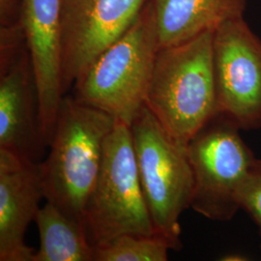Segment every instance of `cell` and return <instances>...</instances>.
<instances>
[{"instance_id":"obj_1","label":"cell","mask_w":261,"mask_h":261,"mask_svg":"<svg viewBox=\"0 0 261 261\" xmlns=\"http://www.w3.org/2000/svg\"><path fill=\"white\" fill-rule=\"evenodd\" d=\"M116 120L106 112L63 96L49 153L40 163L44 196L84 223V209L103 161L105 143Z\"/></svg>"},{"instance_id":"obj_2","label":"cell","mask_w":261,"mask_h":261,"mask_svg":"<svg viewBox=\"0 0 261 261\" xmlns=\"http://www.w3.org/2000/svg\"><path fill=\"white\" fill-rule=\"evenodd\" d=\"M213 32L160 48L145 106L178 143L188 142L218 113Z\"/></svg>"},{"instance_id":"obj_3","label":"cell","mask_w":261,"mask_h":261,"mask_svg":"<svg viewBox=\"0 0 261 261\" xmlns=\"http://www.w3.org/2000/svg\"><path fill=\"white\" fill-rule=\"evenodd\" d=\"M159 50L155 12L146 0L130 28L79 77L72 96L130 127L145 105Z\"/></svg>"},{"instance_id":"obj_4","label":"cell","mask_w":261,"mask_h":261,"mask_svg":"<svg viewBox=\"0 0 261 261\" xmlns=\"http://www.w3.org/2000/svg\"><path fill=\"white\" fill-rule=\"evenodd\" d=\"M140 185L157 236L181 251L179 219L191 208L194 175L187 146L173 140L144 105L130 125Z\"/></svg>"},{"instance_id":"obj_5","label":"cell","mask_w":261,"mask_h":261,"mask_svg":"<svg viewBox=\"0 0 261 261\" xmlns=\"http://www.w3.org/2000/svg\"><path fill=\"white\" fill-rule=\"evenodd\" d=\"M84 224L94 247L124 234L156 235L140 185L130 127L121 122L116 121L106 140Z\"/></svg>"},{"instance_id":"obj_6","label":"cell","mask_w":261,"mask_h":261,"mask_svg":"<svg viewBox=\"0 0 261 261\" xmlns=\"http://www.w3.org/2000/svg\"><path fill=\"white\" fill-rule=\"evenodd\" d=\"M240 130L218 112L187 144L194 175L191 208L208 220L228 222L241 209L240 187L256 158Z\"/></svg>"},{"instance_id":"obj_7","label":"cell","mask_w":261,"mask_h":261,"mask_svg":"<svg viewBox=\"0 0 261 261\" xmlns=\"http://www.w3.org/2000/svg\"><path fill=\"white\" fill-rule=\"evenodd\" d=\"M213 67L218 112L241 130L261 128V38L243 18L213 32Z\"/></svg>"},{"instance_id":"obj_8","label":"cell","mask_w":261,"mask_h":261,"mask_svg":"<svg viewBox=\"0 0 261 261\" xmlns=\"http://www.w3.org/2000/svg\"><path fill=\"white\" fill-rule=\"evenodd\" d=\"M146 0H61L63 95L138 18Z\"/></svg>"},{"instance_id":"obj_9","label":"cell","mask_w":261,"mask_h":261,"mask_svg":"<svg viewBox=\"0 0 261 261\" xmlns=\"http://www.w3.org/2000/svg\"><path fill=\"white\" fill-rule=\"evenodd\" d=\"M47 146L32 60L25 46L0 58V149L40 162Z\"/></svg>"},{"instance_id":"obj_10","label":"cell","mask_w":261,"mask_h":261,"mask_svg":"<svg viewBox=\"0 0 261 261\" xmlns=\"http://www.w3.org/2000/svg\"><path fill=\"white\" fill-rule=\"evenodd\" d=\"M61 0H21V21L37 85L42 132L47 146L63 98L61 86Z\"/></svg>"},{"instance_id":"obj_11","label":"cell","mask_w":261,"mask_h":261,"mask_svg":"<svg viewBox=\"0 0 261 261\" xmlns=\"http://www.w3.org/2000/svg\"><path fill=\"white\" fill-rule=\"evenodd\" d=\"M40 163L0 149V261H33L25 234L45 198Z\"/></svg>"},{"instance_id":"obj_12","label":"cell","mask_w":261,"mask_h":261,"mask_svg":"<svg viewBox=\"0 0 261 261\" xmlns=\"http://www.w3.org/2000/svg\"><path fill=\"white\" fill-rule=\"evenodd\" d=\"M160 48L183 44L227 20L243 18L248 0H151Z\"/></svg>"},{"instance_id":"obj_13","label":"cell","mask_w":261,"mask_h":261,"mask_svg":"<svg viewBox=\"0 0 261 261\" xmlns=\"http://www.w3.org/2000/svg\"><path fill=\"white\" fill-rule=\"evenodd\" d=\"M40 237L33 261H94L95 247L85 224L47 201L35 221Z\"/></svg>"},{"instance_id":"obj_14","label":"cell","mask_w":261,"mask_h":261,"mask_svg":"<svg viewBox=\"0 0 261 261\" xmlns=\"http://www.w3.org/2000/svg\"><path fill=\"white\" fill-rule=\"evenodd\" d=\"M168 243L157 235H120L95 247L94 261H167Z\"/></svg>"},{"instance_id":"obj_15","label":"cell","mask_w":261,"mask_h":261,"mask_svg":"<svg viewBox=\"0 0 261 261\" xmlns=\"http://www.w3.org/2000/svg\"><path fill=\"white\" fill-rule=\"evenodd\" d=\"M239 205L256 224L261 247V159H255L240 187Z\"/></svg>"},{"instance_id":"obj_16","label":"cell","mask_w":261,"mask_h":261,"mask_svg":"<svg viewBox=\"0 0 261 261\" xmlns=\"http://www.w3.org/2000/svg\"><path fill=\"white\" fill-rule=\"evenodd\" d=\"M245 259L246 258L243 255H240V254H228V255L224 256L222 258V260L226 261L245 260Z\"/></svg>"}]
</instances>
